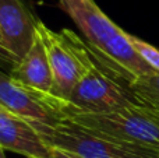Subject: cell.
Masks as SVG:
<instances>
[{
  "mask_svg": "<svg viewBox=\"0 0 159 158\" xmlns=\"http://www.w3.org/2000/svg\"><path fill=\"white\" fill-rule=\"evenodd\" d=\"M52 150H53V158H81L78 156H73V154L64 153V151H60V150H56V148H52Z\"/></svg>",
  "mask_w": 159,
  "mask_h": 158,
  "instance_id": "4fadbf2b",
  "label": "cell"
},
{
  "mask_svg": "<svg viewBox=\"0 0 159 158\" xmlns=\"http://www.w3.org/2000/svg\"><path fill=\"white\" fill-rule=\"evenodd\" d=\"M8 74L13 80L28 88L53 95L52 69H50L46 50L38 32L28 53L10 70Z\"/></svg>",
  "mask_w": 159,
  "mask_h": 158,
  "instance_id": "9c48e42d",
  "label": "cell"
},
{
  "mask_svg": "<svg viewBox=\"0 0 159 158\" xmlns=\"http://www.w3.org/2000/svg\"><path fill=\"white\" fill-rule=\"evenodd\" d=\"M59 7L75 22L95 58L117 78L131 83L157 73L135 50L130 34L115 24L93 0H59Z\"/></svg>",
  "mask_w": 159,
  "mask_h": 158,
  "instance_id": "6da1fadb",
  "label": "cell"
},
{
  "mask_svg": "<svg viewBox=\"0 0 159 158\" xmlns=\"http://www.w3.org/2000/svg\"><path fill=\"white\" fill-rule=\"evenodd\" d=\"M31 125L49 147L81 158H159L155 150L93 133L69 119L57 126Z\"/></svg>",
  "mask_w": 159,
  "mask_h": 158,
  "instance_id": "7a4b0ae2",
  "label": "cell"
},
{
  "mask_svg": "<svg viewBox=\"0 0 159 158\" xmlns=\"http://www.w3.org/2000/svg\"><path fill=\"white\" fill-rule=\"evenodd\" d=\"M38 22V17L24 0H0V36L18 62L35 41Z\"/></svg>",
  "mask_w": 159,
  "mask_h": 158,
  "instance_id": "52a82bcc",
  "label": "cell"
},
{
  "mask_svg": "<svg viewBox=\"0 0 159 158\" xmlns=\"http://www.w3.org/2000/svg\"><path fill=\"white\" fill-rule=\"evenodd\" d=\"M18 63L16 58L10 53V50L4 46V42H3L2 36H0V69H8V73L13 69L16 64Z\"/></svg>",
  "mask_w": 159,
  "mask_h": 158,
  "instance_id": "7c38bea8",
  "label": "cell"
},
{
  "mask_svg": "<svg viewBox=\"0 0 159 158\" xmlns=\"http://www.w3.org/2000/svg\"><path fill=\"white\" fill-rule=\"evenodd\" d=\"M63 115L64 119L71 120L93 133L143 146L159 153V115L144 105L134 104L103 115L70 111H64Z\"/></svg>",
  "mask_w": 159,
  "mask_h": 158,
  "instance_id": "277c9868",
  "label": "cell"
},
{
  "mask_svg": "<svg viewBox=\"0 0 159 158\" xmlns=\"http://www.w3.org/2000/svg\"><path fill=\"white\" fill-rule=\"evenodd\" d=\"M130 41L134 45L135 50L140 53V56L155 70L157 73H159V49L155 48L154 45L148 44V42L143 41L138 36H134L130 34Z\"/></svg>",
  "mask_w": 159,
  "mask_h": 158,
  "instance_id": "8fae6325",
  "label": "cell"
},
{
  "mask_svg": "<svg viewBox=\"0 0 159 158\" xmlns=\"http://www.w3.org/2000/svg\"><path fill=\"white\" fill-rule=\"evenodd\" d=\"M0 158H6V154H4V148L0 147Z\"/></svg>",
  "mask_w": 159,
  "mask_h": 158,
  "instance_id": "5bb4252c",
  "label": "cell"
},
{
  "mask_svg": "<svg viewBox=\"0 0 159 158\" xmlns=\"http://www.w3.org/2000/svg\"><path fill=\"white\" fill-rule=\"evenodd\" d=\"M30 158H34V157H30Z\"/></svg>",
  "mask_w": 159,
  "mask_h": 158,
  "instance_id": "9a60e30c",
  "label": "cell"
},
{
  "mask_svg": "<svg viewBox=\"0 0 159 158\" xmlns=\"http://www.w3.org/2000/svg\"><path fill=\"white\" fill-rule=\"evenodd\" d=\"M63 100L28 88L0 69V106L30 123L57 126L63 116Z\"/></svg>",
  "mask_w": 159,
  "mask_h": 158,
  "instance_id": "8992f818",
  "label": "cell"
},
{
  "mask_svg": "<svg viewBox=\"0 0 159 158\" xmlns=\"http://www.w3.org/2000/svg\"><path fill=\"white\" fill-rule=\"evenodd\" d=\"M0 147L30 158H53L52 147L43 142L30 122L0 106Z\"/></svg>",
  "mask_w": 159,
  "mask_h": 158,
  "instance_id": "ba28073f",
  "label": "cell"
},
{
  "mask_svg": "<svg viewBox=\"0 0 159 158\" xmlns=\"http://www.w3.org/2000/svg\"><path fill=\"white\" fill-rule=\"evenodd\" d=\"M36 32L46 50L53 74V95L69 101L74 87L95 64V58L87 44L71 30H50L39 20Z\"/></svg>",
  "mask_w": 159,
  "mask_h": 158,
  "instance_id": "3957f363",
  "label": "cell"
},
{
  "mask_svg": "<svg viewBox=\"0 0 159 158\" xmlns=\"http://www.w3.org/2000/svg\"><path fill=\"white\" fill-rule=\"evenodd\" d=\"M134 104L140 102L130 91L129 83L117 78L95 58V64L74 87L69 101L63 102V112L103 115Z\"/></svg>",
  "mask_w": 159,
  "mask_h": 158,
  "instance_id": "5b68a950",
  "label": "cell"
},
{
  "mask_svg": "<svg viewBox=\"0 0 159 158\" xmlns=\"http://www.w3.org/2000/svg\"><path fill=\"white\" fill-rule=\"evenodd\" d=\"M129 88L141 105L159 115V73L135 78L129 83Z\"/></svg>",
  "mask_w": 159,
  "mask_h": 158,
  "instance_id": "30bf717a",
  "label": "cell"
}]
</instances>
